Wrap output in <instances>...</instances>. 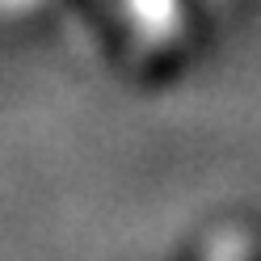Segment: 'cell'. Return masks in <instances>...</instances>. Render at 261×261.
Here are the masks:
<instances>
[{"mask_svg":"<svg viewBox=\"0 0 261 261\" xmlns=\"http://www.w3.org/2000/svg\"><path fill=\"white\" fill-rule=\"evenodd\" d=\"M194 261H257V244H253L249 232H240V227H227V232L206 236Z\"/></svg>","mask_w":261,"mask_h":261,"instance_id":"cell-1","label":"cell"}]
</instances>
